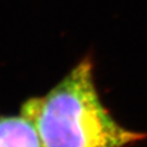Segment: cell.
Here are the masks:
<instances>
[{"instance_id":"obj_2","label":"cell","mask_w":147,"mask_h":147,"mask_svg":"<svg viewBox=\"0 0 147 147\" xmlns=\"http://www.w3.org/2000/svg\"><path fill=\"white\" fill-rule=\"evenodd\" d=\"M0 147H42L33 123L22 115L0 117Z\"/></svg>"},{"instance_id":"obj_1","label":"cell","mask_w":147,"mask_h":147,"mask_svg":"<svg viewBox=\"0 0 147 147\" xmlns=\"http://www.w3.org/2000/svg\"><path fill=\"white\" fill-rule=\"evenodd\" d=\"M21 115L35 126L42 147H129L147 136L120 125L102 105L90 58L46 95L24 101Z\"/></svg>"}]
</instances>
